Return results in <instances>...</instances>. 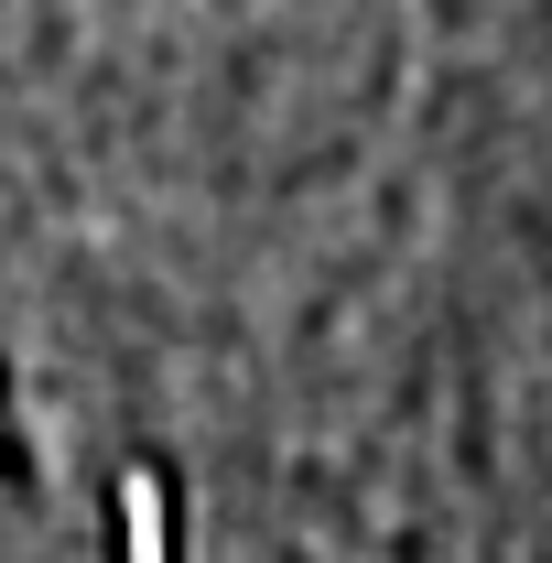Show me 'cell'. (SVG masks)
Masks as SVG:
<instances>
[{"instance_id":"cell-1","label":"cell","mask_w":552,"mask_h":563,"mask_svg":"<svg viewBox=\"0 0 552 563\" xmlns=\"http://www.w3.org/2000/svg\"><path fill=\"white\" fill-rule=\"evenodd\" d=\"M66 163L141 207H281L336 174L390 98V0H11Z\"/></svg>"}]
</instances>
